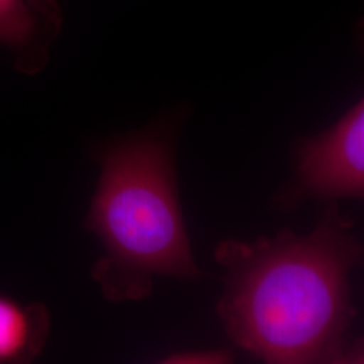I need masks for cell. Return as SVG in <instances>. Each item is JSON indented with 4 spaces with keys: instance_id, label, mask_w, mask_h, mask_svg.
<instances>
[{
    "instance_id": "cell-2",
    "label": "cell",
    "mask_w": 364,
    "mask_h": 364,
    "mask_svg": "<svg viewBox=\"0 0 364 364\" xmlns=\"http://www.w3.org/2000/svg\"><path fill=\"white\" fill-rule=\"evenodd\" d=\"M97 161L102 173L85 224L105 250L92 278L105 299H146L156 275L201 277L177 192L173 123L165 119L103 144Z\"/></svg>"
},
{
    "instance_id": "cell-1",
    "label": "cell",
    "mask_w": 364,
    "mask_h": 364,
    "mask_svg": "<svg viewBox=\"0 0 364 364\" xmlns=\"http://www.w3.org/2000/svg\"><path fill=\"white\" fill-rule=\"evenodd\" d=\"M333 203L311 234L223 240L218 314L235 346L273 364L338 363L355 317L350 273L364 246Z\"/></svg>"
},
{
    "instance_id": "cell-5",
    "label": "cell",
    "mask_w": 364,
    "mask_h": 364,
    "mask_svg": "<svg viewBox=\"0 0 364 364\" xmlns=\"http://www.w3.org/2000/svg\"><path fill=\"white\" fill-rule=\"evenodd\" d=\"M49 326V313L43 305L0 296V363H25L37 358Z\"/></svg>"
},
{
    "instance_id": "cell-6",
    "label": "cell",
    "mask_w": 364,
    "mask_h": 364,
    "mask_svg": "<svg viewBox=\"0 0 364 364\" xmlns=\"http://www.w3.org/2000/svg\"><path fill=\"white\" fill-rule=\"evenodd\" d=\"M234 360L232 352L224 348L212 350H193L171 353L165 363L176 364H225Z\"/></svg>"
},
{
    "instance_id": "cell-7",
    "label": "cell",
    "mask_w": 364,
    "mask_h": 364,
    "mask_svg": "<svg viewBox=\"0 0 364 364\" xmlns=\"http://www.w3.org/2000/svg\"><path fill=\"white\" fill-rule=\"evenodd\" d=\"M336 364H364V336L344 347Z\"/></svg>"
},
{
    "instance_id": "cell-3",
    "label": "cell",
    "mask_w": 364,
    "mask_h": 364,
    "mask_svg": "<svg viewBox=\"0 0 364 364\" xmlns=\"http://www.w3.org/2000/svg\"><path fill=\"white\" fill-rule=\"evenodd\" d=\"M358 39L364 53V19ZM313 198L364 201V97L328 130L299 144L294 176L281 200L294 207Z\"/></svg>"
},
{
    "instance_id": "cell-4",
    "label": "cell",
    "mask_w": 364,
    "mask_h": 364,
    "mask_svg": "<svg viewBox=\"0 0 364 364\" xmlns=\"http://www.w3.org/2000/svg\"><path fill=\"white\" fill-rule=\"evenodd\" d=\"M63 25L57 0H0V46L28 76L48 65Z\"/></svg>"
}]
</instances>
